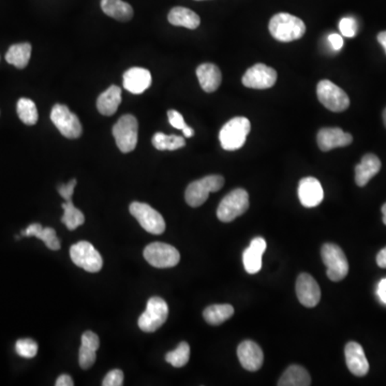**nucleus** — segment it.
Here are the masks:
<instances>
[{"label":"nucleus","instance_id":"7","mask_svg":"<svg viewBox=\"0 0 386 386\" xmlns=\"http://www.w3.org/2000/svg\"><path fill=\"white\" fill-rule=\"evenodd\" d=\"M169 307L161 297H153L147 303L146 310L139 318V328L145 333H153L167 322Z\"/></svg>","mask_w":386,"mask_h":386},{"label":"nucleus","instance_id":"33","mask_svg":"<svg viewBox=\"0 0 386 386\" xmlns=\"http://www.w3.org/2000/svg\"><path fill=\"white\" fill-rule=\"evenodd\" d=\"M17 115L25 125L34 126L38 122L39 115L38 109L32 100L28 98H21L17 105Z\"/></svg>","mask_w":386,"mask_h":386},{"label":"nucleus","instance_id":"25","mask_svg":"<svg viewBox=\"0 0 386 386\" xmlns=\"http://www.w3.org/2000/svg\"><path fill=\"white\" fill-rule=\"evenodd\" d=\"M122 103V88L112 85L98 97L97 109L100 114L112 116Z\"/></svg>","mask_w":386,"mask_h":386},{"label":"nucleus","instance_id":"44","mask_svg":"<svg viewBox=\"0 0 386 386\" xmlns=\"http://www.w3.org/2000/svg\"><path fill=\"white\" fill-rule=\"evenodd\" d=\"M182 132H184V136L186 138H191V136H195V131H193V129L191 127L187 126L185 129H182Z\"/></svg>","mask_w":386,"mask_h":386},{"label":"nucleus","instance_id":"2","mask_svg":"<svg viewBox=\"0 0 386 386\" xmlns=\"http://www.w3.org/2000/svg\"><path fill=\"white\" fill-rule=\"evenodd\" d=\"M251 125L246 117H234L228 120L219 133L222 149L233 151L242 149L246 143L248 134L250 133Z\"/></svg>","mask_w":386,"mask_h":386},{"label":"nucleus","instance_id":"46","mask_svg":"<svg viewBox=\"0 0 386 386\" xmlns=\"http://www.w3.org/2000/svg\"><path fill=\"white\" fill-rule=\"evenodd\" d=\"M383 120H384V125H385L386 127V109H384V112H383Z\"/></svg>","mask_w":386,"mask_h":386},{"label":"nucleus","instance_id":"32","mask_svg":"<svg viewBox=\"0 0 386 386\" xmlns=\"http://www.w3.org/2000/svg\"><path fill=\"white\" fill-rule=\"evenodd\" d=\"M153 145L158 151H176L182 149L186 145V141L182 136H167V134L157 132L153 138Z\"/></svg>","mask_w":386,"mask_h":386},{"label":"nucleus","instance_id":"38","mask_svg":"<svg viewBox=\"0 0 386 386\" xmlns=\"http://www.w3.org/2000/svg\"><path fill=\"white\" fill-rule=\"evenodd\" d=\"M169 122H170L171 126L174 127L175 129H185L187 127L186 124L185 119L182 117V115L180 112L175 111V109H170L168 112Z\"/></svg>","mask_w":386,"mask_h":386},{"label":"nucleus","instance_id":"11","mask_svg":"<svg viewBox=\"0 0 386 386\" xmlns=\"http://www.w3.org/2000/svg\"><path fill=\"white\" fill-rule=\"evenodd\" d=\"M129 209L145 231L153 235H160L165 231L164 219L151 205L133 202Z\"/></svg>","mask_w":386,"mask_h":386},{"label":"nucleus","instance_id":"28","mask_svg":"<svg viewBox=\"0 0 386 386\" xmlns=\"http://www.w3.org/2000/svg\"><path fill=\"white\" fill-rule=\"evenodd\" d=\"M103 12L120 22H128L133 17V9L122 0H101Z\"/></svg>","mask_w":386,"mask_h":386},{"label":"nucleus","instance_id":"18","mask_svg":"<svg viewBox=\"0 0 386 386\" xmlns=\"http://www.w3.org/2000/svg\"><path fill=\"white\" fill-rule=\"evenodd\" d=\"M345 362L351 374L364 376L369 372V363L367 361L364 349L360 343L351 341L345 347Z\"/></svg>","mask_w":386,"mask_h":386},{"label":"nucleus","instance_id":"24","mask_svg":"<svg viewBox=\"0 0 386 386\" xmlns=\"http://www.w3.org/2000/svg\"><path fill=\"white\" fill-rule=\"evenodd\" d=\"M197 76L202 89L214 93L222 84V71L214 63H203L197 67Z\"/></svg>","mask_w":386,"mask_h":386},{"label":"nucleus","instance_id":"5","mask_svg":"<svg viewBox=\"0 0 386 386\" xmlns=\"http://www.w3.org/2000/svg\"><path fill=\"white\" fill-rule=\"evenodd\" d=\"M139 122L133 115L127 114L120 117L113 127V136L117 147L124 153H131L138 144Z\"/></svg>","mask_w":386,"mask_h":386},{"label":"nucleus","instance_id":"35","mask_svg":"<svg viewBox=\"0 0 386 386\" xmlns=\"http://www.w3.org/2000/svg\"><path fill=\"white\" fill-rule=\"evenodd\" d=\"M15 351L20 356L25 357V358H32L38 353V345L36 341L30 338L17 340L15 343Z\"/></svg>","mask_w":386,"mask_h":386},{"label":"nucleus","instance_id":"17","mask_svg":"<svg viewBox=\"0 0 386 386\" xmlns=\"http://www.w3.org/2000/svg\"><path fill=\"white\" fill-rule=\"evenodd\" d=\"M317 141L321 151H330L337 147L350 145L353 138L340 128H323L319 131Z\"/></svg>","mask_w":386,"mask_h":386},{"label":"nucleus","instance_id":"1","mask_svg":"<svg viewBox=\"0 0 386 386\" xmlns=\"http://www.w3.org/2000/svg\"><path fill=\"white\" fill-rule=\"evenodd\" d=\"M270 32L278 41H295L304 36L306 25L301 19L289 13H278L270 20Z\"/></svg>","mask_w":386,"mask_h":386},{"label":"nucleus","instance_id":"15","mask_svg":"<svg viewBox=\"0 0 386 386\" xmlns=\"http://www.w3.org/2000/svg\"><path fill=\"white\" fill-rule=\"evenodd\" d=\"M297 299L307 308H314L321 299V290L318 282L311 275L301 274L297 280Z\"/></svg>","mask_w":386,"mask_h":386},{"label":"nucleus","instance_id":"6","mask_svg":"<svg viewBox=\"0 0 386 386\" xmlns=\"http://www.w3.org/2000/svg\"><path fill=\"white\" fill-rule=\"evenodd\" d=\"M321 255L328 268V277L332 281H341L349 272V263L343 249L335 244H325L321 249Z\"/></svg>","mask_w":386,"mask_h":386},{"label":"nucleus","instance_id":"12","mask_svg":"<svg viewBox=\"0 0 386 386\" xmlns=\"http://www.w3.org/2000/svg\"><path fill=\"white\" fill-rule=\"evenodd\" d=\"M51 120L59 132L68 139H78L82 134L83 129L80 119L68 107L55 105L52 109Z\"/></svg>","mask_w":386,"mask_h":386},{"label":"nucleus","instance_id":"30","mask_svg":"<svg viewBox=\"0 0 386 386\" xmlns=\"http://www.w3.org/2000/svg\"><path fill=\"white\" fill-rule=\"evenodd\" d=\"M32 56V45L30 43H19L11 45L6 54V61L17 69L26 68Z\"/></svg>","mask_w":386,"mask_h":386},{"label":"nucleus","instance_id":"8","mask_svg":"<svg viewBox=\"0 0 386 386\" xmlns=\"http://www.w3.org/2000/svg\"><path fill=\"white\" fill-rule=\"evenodd\" d=\"M317 95L320 103L332 112H343L350 105V99L345 92L328 80L319 82Z\"/></svg>","mask_w":386,"mask_h":386},{"label":"nucleus","instance_id":"13","mask_svg":"<svg viewBox=\"0 0 386 386\" xmlns=\"http://www.w3.org/2000/svg\"><path fill=\"white\" fill-rule=\"evenodd\" d=\"M76 180H71L68 184H61L58 186V193L65 200V203L61 205L63 209V216L61 218L67 228L73 231L85 222V216L80 209L73 205L72 195L76 186Z\"/></svg>","mask_w":386,"mask_h":386},{"label":"nucleus","instance_id":"19","mask_svg":"<svg viewBox=\"0 0 386 386\" xmlns=\"http://www.w3.org/2000/svg\"><path fill=\"white\" fill-rule=\"evenodd\" d=\"M299 197L303 206L316 207L324 199L323 188L314 178H305L299 182Z\"/></svg>","mask_w":386,"mask_h":386},{"label":"nucleus","instance_id":"3","mask_svg":"<svg viewBox=\"0 0 386 386\" xmlns=\"http://www.w3.org/2000/svg\"><path fill=\"white\" fill-rule=\"evenodd\" d=\"M249 208V195L245 189H235L222 199L217 209V217L222 222H231L245 214Z\"/></svg>","mask_w":386,"mask_h":386},{"label":"nucleus","instance_id":"22","mask_svg":"<svg viewBox=\"0 0 386 386\" xmlns=\"http://www.w3.org/2000/svg\"><path fill=\"white\" fill-rule=\"evenodd\" d=\"M100 340L97 334L87 330L82 335V345L78 352V363L82 369H89L96 362V352L99 349Z\"/></svg>","mask_w":386,"mask_h":386},{"label":"nucleus","instance_id":"34","mask_svg":"<svg viewBox=\"0 0 386 386\" xmlns=\"http://www.w3.org/2000/svg\"><path fill=\"white\" fill-rule=\"evenodd\" d=\"M190 358V347L187 343H180L175 350L165 355V361L173 367L180 368L187 365Z\"/></svg>","mask_w":386,"mask_h":386},{"label":"nucleus","instance_id":"26","mask_svg":"<svg viewBox=\"0 0 386 386\" xmlns=\"http://www.w3.org/2000/svg\"><path fill=\"white\" fill-rule=\"evenodd\" d=\"M21 234H22V236H27V237L34 236V237L39 238L45 243L47 247L51 250H59L61 249V242H59L56 231L54 228H43L41 224H32L26 230H23Z\"/></svg>","mask_w":386,"mask_h":386},{"label":"nucleus","instance_id":"4","mask_svg":"<svg viewBox=\"0 0 386 386\" xmlns=\"http://www.w3.org/2000/svg\"><path fill=\"white\" fill-rule=\"evenodd\" d=\"M224 185V178L220 175H209L195 180L186 189V202L191 207L201 206L208 199L209 193L219 191Z\"/></svg>","mask_w":386,"mask_h":386},{"label":"nucleus","instance_id":"36","mask_svg":"<svg viewBox=\"0 0 386 386\" xmlns=\"http://www.w3.org/2000/svg\"><path fill=\"white\" fill-rule=\"evenodd\" d=\"M340 32L347 38H353L357 32V23L352 17H343L339 23Z\"/></svg>","mask_w":386,"mask_h":386},{"label":"nucleus","instance_id":"14","mask_svg":"<svg viewBox=\"0 0 386 386\" xmlns=\"http://www.w3.org/2000/svg\"><path fill=\"white\" fill-rule=\"evenodd\" d=\"M277 82V72L264 63H257L246 71L243 76V84L253 89H268Z\"/></svg>","mask_w":386,"mask_h":386},{"label":"nucleus","instance_id":"21","mask_svg":"<svg viewBox=\"0 0 386 386\" xmlns=\"http://www.w3.org/2000/svg\"><path fill=\"white\" fill-rule=\"evenodd\" d=\"M266 242L263 237H255L243 255L244 266L248 274H257L262 268V257L266 250Z\"/></svg>","mask_w":386,"mask_h":386},{"label":"nucleus","instance_id":"16","mask_svg":"<svg viewBox=\"0 0 386 386\" xmlns=\"http://www.w3.org/2000/svg\"><path fill=\"white\" fill-rule=\"evenodd\" d=\"M237 356L242 366L248 372H257L264 362L262 349L251 340H245L238 345Z\"/></svg>","mask_w":386,"mask_h":386},{"label":"nucleus","instance_id":"47","mask_svg":"<svg viewBox=\"0 0 386 386\" xmlns=\"http://www.w3.org/2000/svg\"><path fill=\"white\" fill-rule=\"evenodd\" d=\"M197 1H201V0H197Z\"/></svg>","mask_w":386,"mask_h":386},{"label":"nucleus","instance_id":"27","mask_svg":"<svg viewBox=\"0 0 386 386\" xmlns=\"http://www.w3.org/2000/svg\"><path fill=\"white\" fill-rule=\"evenodd\" d=\"M168 20L174 26L185 27L188 30H195L201 24L199 15L184 7L173 8L169 13Z\"/></svg>","mask_w":386,"mask_h":386},{"label":"nucleus","instance_id":"10","mask_svg":"<svg viewBox=\"0 0 386 386\" xmlns=\"http://www.w3.org/2000/svg\"><path fill=\"white\" fill-rule=\"evenodd\" d=\"M145 260L156 268H174L180 263V255L178 249L169 244H149L144 249Z\"/></svg>","mask_w":386,"mask_h":386},{"label":"nucleus","instance_id":"39","mask_svg":"<svg viewBox=\"0 0 386 386\" xmlns=\"http://www.w3.org/2000/svg\"><path fill=\"white\" fill-rule=\"evenodd\" d=\"M328 41L335 51H340L343 47V38L338 34H332L328 36Z\"/></svg>","mask_w":386,"mask_h":386},{"label":"nucleus","instance_id":"41","mask_svg":"<svg viewBox=\"0 0 386 386\" xmlns=\"http://www.w3.org/2000/svg\"><path fill=\"white\" fill-rule=\"evenodd\" d=\"M378 295H379L380 299L383 301L384 304H386V278L380 281L379 287H378Z\"/></svg>","mask_w":386,"mask_h":386},{"label":"nucleus","instance_id":"42","mask_svg":"<svg viewBox=\"0 0 386 386\" xmlns=\"http://www.w3.org/2000/svg\"><path fill=\"white\" fill-rule=\"evenodd\" d=\"M376 264L381 268H386V247L376 255Z\"/></svg>","mask_w":386,"mask_h":386},{"label":"nucleus","instance_id":"9","mask_svg":"<svg viewBox=\"0 0 386 386\" xmlns=\"http://www.w3.org/2000/svg\"><path fill=\"white\" fill-rule=\"evenodd\" d=\"M71 260L86 272H98L103 266V257L94 245L88 242H78L70 248Z\"/></svg>","mask_w":386,"mask_h":386},{"label":"nucleus","instance_id":"23","mask_svg":"<svg viewBox=\"0 0 386 386\" xmlns=\"http://www.w3.org/2000/svg\"><path fill=\"white\" fill-rule=\"evenodd\" d=\"M381 170V161L374 153H367L360 164L355 168V182L358 187H365L372 178Z\"/></svg>","mask_w":386,"mask_h":386},{"label":"nucleus","instance_id":"43","mask_svg":"<svg viewBox=\"0 0 386 386\" xmlns=\"http://www.w3.org/2000/svg\"><path fill=\"white\" fill-rule=\"evenodd\" d=\"M378 41H379V43L383 47L386 54V32H382L378 34Z\"/></svg>","mask_w":386,"mask_h":386},{"label":"nucleus","instance_id":"37","mask_svg":"<svg viewBox=\"0 0 386 386\" xmlns=\"http://www.w3.org/2000/svg\"><path fill=\"white\" fill-rule=\"evenodd\" d=\"M124 384V372L114 369L105 376L103 381V386H122Z\"/></svg>","mask_w":386,"mask_h":386},{"label":"nucleus","instance_id":"29","mask_svg":"<svg viewBox=\"0 0 386 386\" xmlns=\"http://www.w3.org/2000/svg\"><path fill=\"white\" fill-rule=\"evenodd\" d=\"M310 384V374L299 365L290 366L278 381L279 386H309Z\"/></svg>","mask_w":386,"mask_h":386},{"label":"nucleus","instance_id":"20","mask_svg":"<svg viewBox=\"0 0 386 386\" xmlns=\"http://www.w3.org/2000/svg\"><path fill=\"white\" fill-rule=\"evenodd\" d=\"M151 85V74L147 69L131 68L124 74V87L129 93L140 95Z\"/></svg>","mask_w":386,"mask_h":386},{"label":"nucleus","instance_id":"40","mask_svg":"<svg viewBox=\"0 0 386 386\" xmlns=\"http://www.w3.org/2000/svg\"><path fill=\"white\" fill-rule=\"evenodd\" d=\"M56 386H73L74 385V382H73L72 378L68 374H61L58 379L56 380Z\"/></svg>","mask_w":386,"mask_h":386},{"label":"nucleus","instance_id":"45","mask_svg":"<svg viewBox=\"0 0 386 386\" xmlns=\"http://www.w3.org/2000/svg\"><path fill=\"white\" fill-rule=\"evenodd\" d=\"M382 214H383V222L386 226V203L382 206Z\"/></svg>","mask_w":386,"mask_h":386},{"label":"nucleus","instance_id":"31","mask_svg":"<svg viewBox=\"0 0 386 386\" xmlns=\"http://www.w3.org/2000/svg\"><path fill=\"white\" fill-rule=\"evenodd\" d=\"M234 314V308L231 305L219 304L207 307L203 312L205 321L211 325H220Z\"/></svg>","mask_w":386,"mask_h":386}]
</instances>
